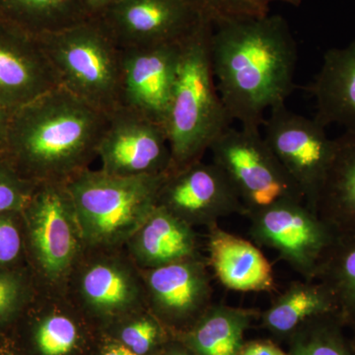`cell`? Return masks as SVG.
Wrapping results in <instances>:
<instances>
[{
    "instance_id": "cell-4",
    "label": "cell",
    "mask_w": 355,
    "mask_h": 355,
    "mask_svg": "<svg viewBox=\"0 0 355 355\" xmlns=\"http://www.w3.org/2000/svg\"><path fill=\"white\" fill-rule=\"evenodd\" d=\"M166 174L121 177L88 168L69 179L65 186L83 245L112 249L127 243L157 207Z\"/></svg>"
},
{
    "instance_id": "cell-3",
    "label": "cell",
    "mask_w": 355,
    "mask_h": 355,
    "mask_svg": "<svg viewBox=\"0 0 355 355\" xmlns=\"http://www.w3.org/2000/svg\"><path fill=\"white\" fill-rule=\"evenodd\" d=\"M214 28L203 21L181 44L165 121L172 154L171 170L202 160L211 144L232 123L212 69L210 40Z\"/></svg>"
},
{
    "instance_id": "cell-24",
    "label": "cell",
    "mask_w": 355,
    "mask_h": 355,
    "mask_svg": "<svg viewBox=\"0 0 355 355\" xmlns=\"http://www.w3.org/2000/svg\"><path fill=\"white\" fill-rule=\"evenodd\" d=\"M316 280L335 298L343 324L355 327V233L336 236Z\"/></svg>"
},
{
    "instance_id": "cell-35",
    "label": "cell",
    "mask_w": 355,
    "mask_h": 355,
    "mask_svg": "<svg viewBox=\"0 0 355 355\" xmlns=\"http://www.w3.org/2000/svg\"><path fill=\"white\" fill-rule=\"evenodd\" d=\"M8 119L9 114L0 108V151H2V149H3Z\"/></svg>"
},
{
    "instance_id": "cell-20",
    "label": "cell",
    "mask_w": 355,
    "mask_h": 355,
    "mask_svg": "<svg viewBox=\"0 0 355 355\" xmlns=\"http://www.w3.org/2000/svg\"><path fill=\"white\" fill-rule=\"evenodd\" d=\"M315 211L338 234L355 233V132H345L335 139Z\"/></svg>"
},
{
    "instance_id": "cell-34",
    "label": "cell",
    "mask_w": 355,
    "mask_h": 355,
    "mask_svg": "<svg viewBox=\"0 0 355 355\" xmlns=\"http://www.w3.org/2000/svg\"><path fill=\"white\" fill-rule=\"evenodd\" d=\"M102 355H139L133 352L132 350L128 349L125 345L121 343H114V345H110L104 350H103Z\"/></svg>"
},
{
    "instance_id": "cell-2",
    "label": "cell",
    "mask_w": 355,
    "mask_h": 355,
    "mask_svg": "<svg viewBox=\"0 0 355 355\" xmlns=\"http://www.w3.org/2000/svg\"><path fill=\"white\" fill-rule=\"evenodd\" d=\"M108 114L62 87L9 114L4 146L32 183H67L88 169Z\"/></svg>"
},
{
    "instance_id": "cell-22",
    "label": "cell",
    "mask_w": 355,
    "mask_h": 355,
    "mask_svg": "<svg viewBox=\"0 0 355 355\" xmlns=\"http://www.w3.org/2000/svg\"><path fill=\"white\" fill-rule=\"evenodd\" d=\"M256 311L226 305H211L191 324L184 336L195 355H239L244 335Z\"/></svg>"
},
{
    "instance_id": "cell-23",
    "label": "cell",
    "mask_w": 355,
    "mask_h": 355,
    "mask_svg": "<svg viewBox=\"0 0 355 355\" xmlns=\"http://www.w3.org/2000/svg\"><path fill=\"white\" fill-rule=\"evenodd\" d=\"M0 19L39 37L91 18L83 0H0Z\"/></svg>"
},
{
    "instance_id": "cell-11",
    "label": "cell",
    "mask_w": 355,
    "mask_h": 355,
    "mask_svg": "<svg viewBox=\"0 0 355 355\" xmlns=\"http://www.w3.org/2000/svg\"><path fill=\"white\" fill-rule=\"evenodd\" d=\"M158 207L189 225L210 226L230 216H247L232 184L214 163L202 160L171 170L159 191Z\"/></svg>"
},
{
    "instance_id": "cell-19",
    "label": "cell",
    "mask_w": 355,
    "mask_h": 355,
    "mask_svg": "<svg viewBox=\"0 0 355 355\" xmlns=\"http://www.w3.org/2000/svg\"><path fill=\"white\" fill-rule=\"evenodd\" d=\"M79 292L88 308L104 315L120 314L146 301L140 272L118 259H101L86 266Z\"/></svg>"
},
{
    "instance_id": "cell-21",
    "label": "cell",
    "mask_w": 355,
    "mask_h": 355,
    "mask_svg": "<svg viewBox=\"0 0 355 355\" xmlns=\"http://www.w3.org/2000/svg\"><path fill=\"white\" fill-rule=\"evenodd\" d=\"M333 314H338V307L328 287L317 280H303L277 296L263 312V323L275 335L291 336L313 320Z\"/></svg>"
},
{
    "instance_id": "cell-13",
    "label": "cell",
    "mask_w": 355,
    "mask_h": 355,
    "mask_svg": "<svg viewBox=\"0 0 355 355\" xmlns=\"http://www.w3.org/2000/svg\"><path fill=\"white\" fill-rule=\"evenodd\" d=\"M182 43L121 50L120 107L165 127Z\"/></svg>"
},
{
    "instance_id": "cell-28",
    "label": "cell",
    "mask_w": 355,
    "mask_h": 355,
    "mask_svg": "<svg viewBox=\"0 0 355 355\" xmlns=\"http://www.w3.org/2000/svg\"><path fill=\"white\" fill-rule=\"evenodd\" d=\"M161 336L160 324L151 316L139 318L121 331V345L139 355L150 354L160 343Z\"/></svg>"
},
{
    "instance_id": "cell-9",
    "label": "cell",
    "mask_w": 355,
    "mask_h": 355,
    "mask_svg": "<svg viewBox=\"0 0 355 355\" xmlns=\"http://www.w3.org/2000/svg\"><path fill=\"white\" fill-rule=\"evenodd\" d=\"M35 257L46 279L69 275L83 247L73 202L65 183L37 184L26 205Z\"/></svg>"
},
{
    "instance_id": "cell-32",
    "label": "cell",
    "mask_w": 355,
    "mask_h": 355,
    "mask_svg": "<svg viewBox=\"0 0 355 355\" xmlns=\"http://www.w3.org/2000/svg\"><path fill=\"white\" fill-rule=\"evenodd\" d=\"M239 355H288L268 342H252L243 345Z\"/></svg>"
},
{
    "instance_id": "cell-14",
    "label": "cell",
    "mask_w": 355,
    "mask_h": 355,
    "mask_svg": "<svg viewBox=\"0 0 355 355\" xmlns=\"http://www.w3.org/2000/svg\"><path fill=\"white\" fill-rule=\"evenodd\" d=\"M57 87L38 37L0 19V108L10 114Z\"/></svg>"
},
{
    "instance_id": "cell-16",
    "label": "cell",
    "mask_w": 355,
    "mask_h": 355,
    "mask_svg": "<svg viewBox=\"0 0 355 355\" xmlns=\"http://www.w3.org/2000/svg\"><path fill=\"white\" fill-rule=\"evenodd\" d=\"M207 229L209 266L222 286L239 292L275 288L272 266L253 243L223 230L218 224Z\"/></svg>"
},
{
    "instance_id": "cell-17",
    "label": "cell",
    "mask_w": 355,
    "mask_h": 355,
    "mask_svg": "<svg viewBox=\"0 0 355 355\" xmlns=\"http://www.w3.org/2000/svg\"><path fill=\"white\" fill-rule=\"evenodd\" d=\"M307 90L316 104L318 123L355 132V41L324 53L321 69Z\"/></svg>"
},
{
    "instance_id": "cell-25",
    "label": "cell",
    "mask_w": 355,
    "mask_h": 355,
    "mask_svg": "<svg viewBox=\"0 0 355 355\" xmlns=\"http://www.w3.org/2000/svg\"><path fill=\"white\" fill-rule=\"evenodd\" d=\"M338 314L313 320L291 336L288 355H354L340 331Z\"/></svg>"
},
{
    "instance_id": "cell-18",
    "label": "cell",
    "mask_w": 355,
    "mask_h": 355,
    "mask_svg": "<svg viewBox=\"0 0 355 355\" xmlns=\"http://www.w3.org/2000/svg\"><path fill=\"white\" fill-rule=\"evenodd\" d=\"M127 244L141 270L200 257L195 228L158 205Z\"/></svg>"
},
{
    "instance_id": "cell-1",
    "label": "cell",
    "mask_w": 355,
    "mask_h": 355,
    "mask_svg": "<svg viewBox=\"0 0 355 355\" xmlns=\"http://www.w3.org/2000/svg\"><path fill=\"white\" fill-rule=\"evenodd\" d=\"M210 57L222 102L241 128L261 130L266 112L295 88L297 44L279 14L214 27Z\"/></svg>"
},
{
    "instance_id": "cell-15",
    "label": "cell",
    "mask_w": 355,
    "mask_h": 355,
    "mask_svg": "<svg viewBox=\"0 0 355 355\" xmlns=\"http://www.w3.org/2000/svg\"><path fill=\"white\" fill-rule=\"evenodd\" d=\"M140 275L146 302L165 322L193 324L212 305L209 270L200 257L141 270Z\"/></svg>"
},
{
    "instance_id": "cell-10",
    "label": "cell",
    "mask_w": 355,
    "mask_h": 355,
    "mask_svg": "<svg viewBox=\"0 0 355 355\" xmlns=\"http://www.w3.org/2000/svg\"><path fill=\"white\" fill-rule=\"evenodd\" d=\"M98 157L102 171L114 176H155L172 167L164 125L123 107L108 116Z\"/></svg>"
},
{
    "instance_id": "cell-31",
    "label": "cell",
    "mask_w": 355,
    "mask_h": 355,
    "mask_svg": "<svg viewBox=\"0 0 355 355\" xmlns=\"http://www.w3.org/2000/svg\"><path fill=\"white\" fill-rule=\"evenodd\" d=\"M19 295L17 282L7 275H0V317L12 308Z\"/></svg>"
},
{
    "instance_id": "cell-29",
    "label": "cell",
    "mask_w": 355,
    "mask_h": 355,
    "mask_svg": "<svg viewBox=\"0 0 355 355\" xmlns=\"http://www.w3.org/2000/svg\"><path fill=\"white\" fill-rule=\"evenodd\" d=\"M36 184L23 181L10 170L0 168V214L25 209Z\"/></svg>"
},
{
    "instance_id": "cell-5",
    "label": "cell",
    "mask_w": 355,
    "mask_h": 355,
    "mask_svg": "<svg viewBox=\"0 0 355 355\" xmlns=\"http://www.w3.org/2000/svg\"><path fill=\"white\" fill-rule=\"evenodd\" d=\"M38 39L60 87L108 116L120 108L123 51L97 18Z\"/></svg>"
},
{
    "instance_id": "cell-8",
    "label": "cell",
    "mask_w": 355,
    "mask_h": 355,
    "mask_svg": "<svg viewBox=\"0 0 355 355\" xmlns=\"http://www.w3.org/2000/svg\"><path fill=\"white\" fill-rule=\"evenodd\" d=\"M249 233L270 248L304 280H316L338 233L304 202H282L254 212Z\"/></svg>"
},
{
    "instance_id": "cell-27",
    "label": "cell",
    "mask_w": 355,
    "mask_h": 355,
    "mask_svg": "<svg viewBox=\"0 0 355 355\" xmlns=\"http://www.w3.org/2000/svg\"><path fill=\"white\" fill-rule=\"evenodd\" d=\"M78 329L69 317L53 314L46 317L37 331V343L43 355H67L76 347Z\"/></svg>"
},
{
    "instance_id": "cell-37",
    "label": "cell",
    "mask_w": 355,
    "mask_h": 355,
    "mask_svg": "<svg viewBox=\"0 0 355 355\" xmlns=\"http://www.w3.org/2000/svg\"><path fill=\"white\" fill-rule=\"evenodd\" d=\"M166 355H195L191 350L182 349L181 347H173Z\"/></svg>"
},
{
    "instance_id": "cell-30",
    "label": "cell",
    "mask_w": 355,
    "mask_h": 355,
    "mask_svg": "<svg viewBox=\"0 0 355 355\" xmlns=\"http://www.w3.org/2000/svg\"><path fill=\"white\" fill-rule=\"evenodd\" d=\"M21 236L15 224L7 217H0V265L17 258L21 250Z\"/></svg>"
},
{
    "instance_id": "cell-7",
    "label": "cell",
    "mask_w": 355,
    "mask_h": 355,
    "mask_svg": "<svg viewBox=\"0 0 355 355\" xmlns=\"http://www.w3.org/2000/svg\"><path fill=\"white\" fill-rule=\"evenodd\" d=\"M263 137L296 184L308 207L314 210L335 151V139L314 118L291 111L286 104L270 110ZM316 212V211H315Z\"/></svg>"
},
{
    "instance_id": "cell-12",
    "label": "cell",
    "mask_w": 355,
    "mask_h": 355,
    "mask_svg": "<svg viewBox=\"0 0 355 355\" xmlns=\"http://www.w3.org/2000/svg\"><path fill=\"white\" fill-rule=\"evenodd\" d=\"M97 19L121 50L181 43L205 21L187 0H118Z\"/></svg>"
},
{
    "instance_id": "cell-26",
    "label": "cell",
    "mask_w": 355,
    "mask_h": 355,
    "mask_svg": "<svg viewBox=\"0 0 355 355\" xmlns=\"http://www.w3.org/2000/svg\"><path fill=\"white\" fill-rule=\"evenodd\" d=\"M203 20L214 27L232 21L261 17L270 13V8L257 0H187Z\"/></svg>"
},
{
    "instance_id": "cell-6",
    "label": "cell",
    "mask_w": 355,
    "mask_h": 355,
    "mask_svg": "<svg viewBox=\"0 0 355 355\" xmlns=\"http://www.w3.org/2000/svg\"><path fill=\"white\" fill-rule=\"evenodd\" d=\"M209 151L212 163L223 172L241 200L247 217L277 203L304 202L261 130L228 128Z\"/></svg>"
},
{
    "instance_id": "cell-33",
    "label": "cell",
    "mask_w": 355,
    "mask_h": 355,
    "mask_svg": "<svg viewBox=\"0 0 355 355\" xmlns=\"http://www.w3.org/2000/svg\"><path fill=\"white\" fill-rule=\"evenodd\" d=\"M89 17L97 18L118 0H83Z\"/></svg>"
},
{
    "instance_id": "cell-36",
    "label": "cell",
    "mask_w": 355,
    "mask_h": 355,
    "mask_svg": "<svg viewBox=\"0 0 355 355\" xmlns=\"http://www.w3.org/2000/svg\"><path fill=\"white\" fill-rule=\"evenodd\" d=\"M257 1L261 6L266 7V8H270V4L273 3V2H282V3L288 4V6L299 7L304 0H257Z\"/></svg>"
}]
</instances>
